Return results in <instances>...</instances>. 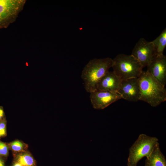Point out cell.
Masks as SVG:
<instances>
[{"mask_svg": "<svg viewBox=\"0 0 166 166\" xmlns=\"http://www.w3.org/2000/svg\"><path fill=\"white\" fill-rule=\"evenodd\" d=\"M140 96L139 100L156 107L166 100V89L147 71L138 77Z\"/></svg>", "mask_w": 166, "mask_h": 166, "instance_id": "1", "label": "cell"}, {"mask_svg": "<svg viewBox=\"0 0 166 166\" xmlns=\"http://www.w3.org/2000/svg\"><path fill=\"white\" fill-rule=\"evenodd\" d=\"M113 62V59L109 57L89 61L83 69L81 77L87 92L90 93L96 90L98 83L112 68Z\"/></svg>", "mask_w": 166, "mask_h": 166, "instance_id": "2", "label": "cell"}, {"mask_svg": "<svg viewBox=\"0 0 166 166\" xmlns=\"http://www.w3.org/2000/svg\"><path fill=\"white\" fill-rule=\"evenodd\" d=\"M113 61V71L121 80L138 78L143 72L140 64L131 55L119 54Z\"/></svg>", "mask_w": 166, "mask_h": 166, "instance_id": "3", "label": "cell"}, {"mask_svg": "<svg viewBox=\"0 0 166 166\" xmlns=\"http://www.w3.org/2000/svg\"><path fill=\"white\" fill-rule=\"evenodd\" d=\"M158 139L144 134H140L129 149L128 166H137L142 158L148 157L158 145Z\"/></svg>", "mask_w": 166, "mask_h": 166, "instance_id": "4", "label": "cell"}, {"mask_svg": "<svg viewBox=\"0 0 166 166\" xmlns=\"http://www.w3.org/2000/svg\"><path fill=\"white\" fill-rule=\"evenodd\" d=\"M25 1L0 0V29L7 27L22 10Z\"/></svg>", "mask_w": 166, "mask_h": 166, "instance_id": "5", "label": "cell"}, {"mask_svg": "<svg viewBox=\"0 0 166 166\" xmlns=\"http://www.w3.org/2000/svg\"><path fill=\"white\" fill-rule=\"evenodd\" d=\"M140 64L143 68L156 56L152 42L141 38L136 43L131 54Z\"/></svg>", "mask_w": 166, "mask_h": 166, "instance_id": "6", "label": "cell"}, {"mask_svg": "<svg viewBox=\"0 0 166 166\" xmlns=\"http://www.w3.org/2000/svg\"><path fill=\"white\" fill-rule=\"evenodd\" d=\"M90 93L91 103L93 108L96 109H103L112 103L122 99L118 92L96 90Z\"/></svg>", "mask_w": 166, "mask_h": 166, "instance_id": "7", "label": "cell"}, {"mask_svg": "<svg viewBox=\"0 0 166 166\" xmlns=\"http://www.w3.org/2000/svg\"><path fill=\"white\" fill-rule=\"evenodd\" d=\"M117 92L122 99L132 102L139 100L140 93L138 78L121 80Z\"/></svg>", "mask_w": 166, "mask_h": 166, "instance_id": "8", "label": "cell"}, {"mask_svg": "<svg viewBox=\"0 0 166 166\" xmlns=\"http://www.w3.org/2000/svg\"><path fill=\"white\" fill-rule=\"evenodd\" d=\"M147 71L161 84H166V57L156 56L147 65Z\"/></svg>", "mask_w": 166, "mask_h": 166, "instance_id": "9", "label": "cell"}, {"mask_svg": "<svg viewBox=\"0 0 166 166\" xmlns=\"http://www.w3.org/2000/svg\"><path fill=\"white\" fill-rule=\"evenodd\" d=\"M121 80L113 71H108L98 83L96 90L117 92Z\"/></svg>", "mask_w": 166, "mask_h": 166, "instance_id": "10", "label": "cell"}, {"mask_svg": "<svg viewBox=\"0 0 166 166\" xmlns=\"http://www.w3.org/2000/svg\"><path fill=\"white\" fill-rule=\"evenodd\" d=\"M144 166H166V159L160 149L159 144L146 158Z\"/></svg>", "mask_w": 166, "mask_h": 166, "instance_id": "11", "label": "cell"}, {"mask_svg": "<svg viewBox=\"0 0 166 166\" xmlns=\"http://www.w3.org/2000/svg\"><path fill=\"white\" fill-rule=\"evenodd\" d=\"M14 160V162L19 163L22 166H36V162L33 156L26 151L16 153Z\"/></svg>", "mask_w": 166, "mask_h": 166, "instance_id": "12", "label": "cell"}, {"mask_svg": "<svg viewBox=\"0 0 166 166\" xmlns=\"http://www.w3.org/2000/svg\"><path fill=\"white\" fill-rule=\"evenodd\" d=\"M152 42L156 56L163 55V51L166 46V29H164L160 34Z\"/></svg>", "mask_w": 166, "mask_h": 166, "instance_id": "13", "label": "cell"}, {"mask_svg": "<svg viewBox=\"0 0 166 166\" xmlns=\"http://www.w3.org/2000/svg\"><path fill=\"white\" fill-rule=\"evenodd\" d=\"M9 148L14 152L19 153L26 151L27 145L19 140H15L8 144Z\"/></svg>", "mask_w": 166, "mask_h": 166, "instance_id": "14", "label": "cell"}, {"mask_svg": "<svg viewBox=\"0 0 166 166\" xmlns=\"http://www.w3.org/2000/svg\"><path fill=\"white\" fill-rule=\"evenodd\" d=\"M9 148L8 145L0 141V156H7Z\"/></svg>", "mask_w": 166, "mask_h": 166, "instance_id": "15", "label": "cell"}, {"mask_svg": "<svg viewBox=\"0 0 166 166\" xmlns=\"http://www.w3.org/2000/svg\"><path fill=\"white\" fill-rule=\"evenodd\" d=\"M6 123L5 118L0 121V137L5 136L6 135Z\"/></svg>", "mask_w": 166, "mask_h": 166, "instance_id": "16", "label": "cell"}, {"mask_svg": "<svg viewBox=\"0 0 166 166\" xmlns=\"http://www.w3.org/2000/svg\"><path fill=\"white\" fill-rule=\"evenodd\" d=\"M5 113L3 108L0 106V121L4 118Z\"/></svg>", "mask_w": 166, "mask_h": 166, "instance_id": "17", "label": "cell"}, {"mask_svg": "<svg viewBox=\"0 0 166 166\" xmlns=\"http://www.w3.org/2000/svg\"><path fill=\"white\" fill-rule=\"evenodd\" d=\"M0 166H5L4 162L3 160L0 156Z\"/></svg>", "mask_w": 166, "mask_h": 166, "instance_id": "18", "label": "cell"}, {"mask_svg": "<svg viewBox=\"0 0 166 166\" xmlns=\"http://www.w3.org/2000/svg\"><path fill=\"white\" fill-rule=\"evenodd\" d=\"M12 166H22V165L18 163L14 162Z\"/></svg>", "mask_w": 166, "mask_h": 166, "instance_id": "19", "label": "cell"}]
</instances>
